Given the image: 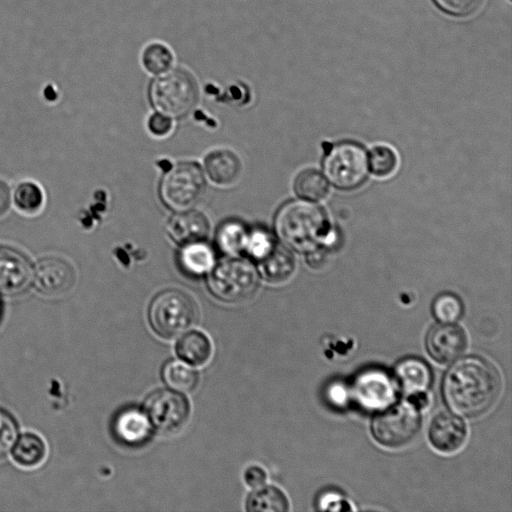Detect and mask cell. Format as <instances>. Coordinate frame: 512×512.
Masks as SVG:
<instances>
[{
    "label": "cell",
    "instance_id": "1",
    "mask_svg": "<svg viewBox=\"0 0 512 512\" xmlns=\"http://www.w3.org/2000/svg\"><path fill=\"white\" fill-rule=\"evenodd\" d=\"M502 389L501 376L490 362L479 357L457 361L443 380V396L452 411L466 417L486 413Z\"/></svg>",
    "mask_w": 512,
    "mask_h": 512
},
{
    "label": "cell",
    "instance_id": "2",
    "mask_svg": "<svg viewBox=\"0 0 512 512\" xmlns=\"http://www.w3.org/2000/svg\"><path fill=\"white\" fill-rule=\"evenodd\" d=\"M275 226L280 239L297 251H309L325 243L331 231L323 209L305 201L285 204L276 216Z\"/></svg>",
    "mask_w": 512,
    "mask_h": 512
},
{
    "label": "cell",
    "instance_id": "3",
    "mask_svg": "<svg viewBox=\"0 0 512 512\" xmlns=\"http://www.w3.org/2000/svg\"><path fill=\"white\" fill-rule=\"evenodd\" d=\"M148 318L151 328L157 335L172 339L196 323L198 308L187 293L168 289L154 297L149 307Z\"/></svg>",
    "mask_w": 512,
    "mask_h": 512
},
{
    "label": "cell",
    "instance_id": "4",
    "mask_svg": "<svg viewBox=\"0 0 512 512\" xmlns=\"http://www.w3.org/2000/svg\"><path fill=\"white\" fill-rule=\"evenodd\" d=\"M207 284L209 291L218 300L239 303L256 292L259 277L257 270L249 261L231 258L211 269Z\"/></svg>",
    "mask_w": 512,
    "mask_h": 512
},
{
    "label": "cell",
    "instance_id": "5",
    "mask_svg": "<svg viewBox=\"0 0 512 512\" xmlns=\"http://www.w3.org/2000/svg\"><path fill=\"white\" fill-rule=\"evenodd\" d=\"M150 100L158 113L170 118H179L195 106L198 88L189 73L175 70L153 81Z\"/></svg>",
    "mask_w": 512,
    "mask_h": 512
},
{
    "label": "cell",
    "instance_id": "6",
    "mask_svg": "<svg viewBox=\"0 0 512 512\" xmlns=\"http://www.w3.org/2000/svg\"><path fill=\"white\" fill-rule=\"evenodd\" d=\"M326 179L335 187L351 190L359 187L368 175V160L364 148L354 142L334 145L323 162Z\"/></svg>",
    "mask_w": 512,
    "mask_h": 512
},
{
    "label": "cell",
    "instance_id": "7",
    "mask_svg": "<svg viewBox=\"0 0 512 512\" xmlns=\"http://www.w3.org/2000/svg\"><path fill=\"white\" fill-rule=\"evenodd\" d=\"M420 426L418 408L410 401L401 402L390 405L375 416L372 421V434L381 445L399 448L416 437Z\"/></svg>",
    "mask_w": 512,
    "mask_h": 512
},
{
    "label": "cell",
    "instance_id": "8",
    "mask_svg": "<svg viewBox=\"0 0 512 512\" xmlns=\"http://www.w3.org/2000/svg\"><path fill=\"white\" fill-rule=\"evenodd\" d=\"M205 188L201 169L191 162L179 163L163 177L160 195L163 202L178 212L194 206L201 198Z\"/></svg>",
    "mask_w": 512,
    "mask_h": 512
},
{
    "label": "cell",
    "instance_id": "9",
    "mask_svg": "<svg viewBox=\"0 0 512 512\" xmlns=\"http://www.w3.org/2000/svg\"><path fill=\"white\" fill-rule=\"evenodd\" d=\"M144 412L156 430L163 434H175L187 424L191 408L183 394L161 389L147 397Z\"/></svg>",
    "mask_w": 512,
    "mask_h": 512
},
{
    "label": "cell",
    "instance_id": "10",
    "mask_svg": "<svg viewBox=\"0 0 512 512\" xmlns=\"http://www.w3.org/2000/svg\"><path fill=\"white\" fill-rule=\"evenodd\" d=\"M349 391L353 400L369 411H382L397 398L395 381L386 371L376 368L360 372Z\"/></svg>",
    "mask_w": 512,
    "mask_h": 512
},
{
    "label": "cell",
    "instance_id": "11",
    "mask_svg": "<svg viewBox=\"0 0 512 512\" xmlns=\"http://www.w3.org/2000/svg\"><path fill=\"white\" fill-rule=\"evenodd\" d=\"M76 280L73 267L56 256L41 258L33 268L32 283L47 296H60L71 290Z\"/></svg>",
    "mask_w": 512,
    "mask_h": 512
},
{
    "label": "cell",
    "instance_id": "12",
    "mask_svg": "<svg viewBox=\"0 0 512 512\" xmlns=\"http://www.w3.org/2000/svg\"><path fill=\"white\" fill-rule=\"evenodd\" d=\"M33 267L18 250L0 245V294L17 295L32 283Z\"/></svg>",
    "mask_w": 512,
    "mask_h": 512
},
{
    "label": "cell",
    "instance_id": "13",
    "mask_svg": "<svg viewBox=\"0 0 512 512\" xmlns=\"http://www.w3.org/2000/svg\"><path fill=\"white\" fill-rule=\"evenodd\" d=\"M467 347L465 331L453 323H441L433 326L426 337L429 355L442 364L459 358Z\"/></svg>",
    "mask_w": 512,
    "mask_h": 512
},
{
    "label": "cell",
    "instance_id": "14",
    "mask_svg": "<svg viewBox=\"0 0 512 512\" xmlns=\"http://www.w3.org/2000/svg\"><path fill=\"white\" fill-rule=\"evenodd\" d=\"M112 431L120 443L140 446L149 440L152 425L145 412L136 407H128L114 417Z\"/></svg>",
    "mask_w": 512,
    "mask_h": 512
},
{
    "label": "cell",
    "instance_id": "15",
    "mask_svg": "<svg viewBox=\"0 0 512 512\" xmlns=\"http://www.w3.org/2000/svg\"><path fill=\"white\" fill-rule=\"evenodd\" d=\"M467 427L458 416L442 412L435 416L429 427V439L432 445L444 453L457 451L465 443Z\"/></svg>",
    "mask_w": 512,
    "mask_h": 512
},
{
    "label": "cell",
    "instance_id": "16",
    "mask_svg": "<svg viewBox=\"0 0 512 512\" xmlns=\"http://www.w3.org/2000/svg\"><path fill=\"white\" fill-rule=\"evenodd\" d=\"M397 381L410 400H419L425 405L424 396L431 383V371L428 365L417 358H406L399 362L395 369Z\"/></svg>",
    "mask_w": 512,
    "mask_h": 512
},
{
    "label": "cell",
    "instance_id": "17",
    "mask_svg": "<svg viewBox=\"0 0 512 512\" xmlns=\"http://www.w3.org/2000/svg\"><path fill=\"white\" fill-rule=\"evenodd\" d=\"M167 231L175 242L185 245L204 240L209 232V223L202 213L185 210L170 219Z\"/></svg>",
    "mask_w": 512,
    "mask_h": 512
},
{
    "label": "cell",
    "instance_id": "18",
    "mask_svg": "<svg viewBox=\"0 0 512 512\" xmlns=\"http://www.w3.org/2000/svg\"><path fill=\"white\" fill-rule=\"evenodd\" d=\"M241 162L237 155L229 150H215L205 159V170L208 177L218 185H230L236 182L241 174Z\"/></svg>",
    "mask_w": 512,
    "mask_h": 512
},
{
    "label": "cell",
    "instance_id": "19",
    "mask_svg": "<svg viewBox=\"0 0 512 512\" xmlns=\"http://www.w3.org/2000/svg\"><path fill=\"white\" fill-rule=\"evenodd\" d=\"M182 271L190 276H200L214 267L215 254L213 248L204 240L183 245L178 256Z\"/></svg>",
    "mask_w": 512,
    "mask_h": 512
},
{
    "label": "cell",
    "instance_id": "20",
    "mask_svg": "<svg viewBox=\"0 0 512 512\" xmlns=\"http://www.w3.org/2000/svg\"><path fill=\"white\" fill-rule=\"evenodd\" d=\"M212 343L208 336L197 330L184 334L176 344V353L191 366L206 364L212 355Z\"/></svg>",
    "mask_w": 512,
    "mask_h": 512
},
{
    "label": "cell",
    "instance_id": "21",
    "mask_svg": "<svg viewBox=\"0 0 512 512\" xmlns=\"http://www.w3.org/2000/svg\"><path fill=\"white\" fill-rule=\"evenodd\" d=\"M259 271L271 283H281L291 277L295 270V259L285 248L275 246L272 252L259 261Z\"/></svg>",
    "mask_w": 512,
    "mask_h": 512
},
{
    "label": "cell",
    "instance_id": "22",
    "mask_svg": "<svg viewBox=\"0 0 512 512\" xmlns=\"http://www.w3.org/2000/svg\"><path fill=\"white\" fill-rule=\"evenodd\" d=\"M10 452L18 465L32 468L44 460L46 445L39 435L27 432L17 436Z\"/></svg>",
    "mask_w": 512,
    "mask_h": 512
},
{
    "label": "cell",
    "instance_id": "23",
    "mask_svg": "<svg viewBox=\"0 0 512 512\" xmlns=\"http://www.w3.org/2000/svg\"><path fill=\"white\" fill-rule=\"evenodd\" d=\"M249 512H286L289 501L285 493L273 485H262L254 488L246 500Z\"/></svg>",
    "mask_w": 512,
    "mask_h": 512
},
{
    "label": "cell",
    "instance_id": "24",
    "mask_svg": "<svg viewBox=\"0 0 512 512\" xmlns=\"http://www.w3.org/2000/svg\"><path fill=\"white\" fill-rule=\"evenodd\" d=\"M162 378L167 386L179 392H190L199 382V374L191 365L175 360L164 365Z\"/></svg>",
    "mask_w": 512,
    "mask_h": 512
},
{
    "label": "cell",
    "instance_id": "25",
    "mask_svg": "<svg viewBox=\"0 0 512 512\" xmlns=\"http://www.w3.org/2000/svg\"><path fill=\"white\" fill-rule=\"evenodd\" d=\"M248 231L246 226L237 220L224 222L216 235L219 249L228 255L244 252Z\"/></svg>",
    "mask_w": 512,
    "mask_h": 512
},
{
    "label": "cell",
    "instance_id": "26",
    "mask_svg": "<svg viewBox=\"0 0 512 512\" xmlns=\"http://www.w3.org/2000/svg\"><path fill=\"white\" fill-rule=\"evenodd\" d=\"M295 193L308 201H319L326 197L329 186L326 178L316 170L307 169L298 174L294 181Z\"/></svg>",
    "mask_w": 512,
    "mask_h": 512
},
{
    "label": "cell",
    "instance_id": "27",
    "mask_svg": "<svg viewBox=\"0 0 512 512\" xmlns=\"http://www.w3.org/2000/svg\"><path fill=\"white\" fill-rule=\"evenodd\" d=\"M276 242L270 231L256 227L248 231L244 252L251 258L261 261L275 248Z\"/></svg>",
    "mask_w": 512,
    "mask_h": 512
},
{
    "label": "cell",
    "instance_id": "28",
    "mask_svg": "<svg viewBox=\"0 0 512 512\" xmlns=\"http://www.w3.org/2000/svg\"><path fill=\"white\" fill-rule=\"evenodd\" d=\"M43 199L42 190L33 182H23L14 191L16 206L28 214L36 213L41 208Z\"/></svg>",
    "mask_w": 512,
    "mask_h": 512
},
{
    "label": "cell",
    "instance_id": "29",
    "mask_svg": "<svg viewBox=\"0 0 512 512\" xmlns=\"http://www.w3.org/2000/svg\"><path fill=\"white\" fill-rule=\"evenodd\" d=\"M432 311L441 323H453L463 314V304L458 296L442 293L433 302Z\"/></svg>",
    "mask_w": 512,
    "mask_h": 512
},
{
    "label": "cell",
    "instance_id": "30",
    "mask_svg": "<svg viewBox=\"0 0 512 512\" xmlns=\"http://www.w3.org/2000/svg\"><path fill=\"white\" fill-rule=\"evenodd\" d=\"M368 168L376 176L390 175L397 166L395 152L387 146H376L367 155Z\"/></svg>",
    "mask_w": 512,
    "mask_h": 512
},
{
    "label": "cell",
    "instance_id": "31",
    "mask_svg": "<svg viewBox=\"0 0 512 512\" xmlns=\"http://www.w3.org/2000/svg\"><path fill=\"white\" fill-rule=\"evenodd\" d=\"M142 61L149 72L161 74L171 67L173 55L165 45L153 43L144 50Z\"/></svg>",
    "mask_w": 512,
    "mask_h": 512
},
{
    "label": "cell",
    "instance_id": "32",
    "mask_svg": "<svg viewBox=\"0 0 512 512\" xmlns=\"http://www.w3.org/2000/svg\"><path fill=\"white\" fill-rule=\"evenodd\" d=\"M17 436L15 421L7 413L0 411V457L11 451Z\"/></svg>",
    "mask_w": 512,
    "mask_h": 512
},
{
    "label": "cell",
    "instance_id": "33",
    "mask_svg": "<svg viewBox=\"0 0 512 512\" xmlns=\"http://www.w3.org/2000/svg\"><path fill=\"white\" fill-rule=\"evenodd\" d=\"M444 12L454 16H465L474 12L481 0H433Z\"/></svg>",
    "mask_w": 512,
    "mask_h": 512
},
{
    "label": "cell",
    "instance_id": "34",
    "mask_svg": "<svg viewBox=\"0 0 512 512\" xmlns=\"http://www.w3.org/2000/svg\"><path fill=\"white\" fill-rule=\"evenodd\" d=\"M318 509L321 510H351V506L334 492L322 495L318 501Z\"/></svg>",
    "mask_w": 512,
    "mask_h": 512
},
{
    "label": "cell",
    "instance_id": "35",
    "mask_svg": "<svg viewBox=\"0 0 512 512\" xmlns=\"http://www.w3.org/2000/svg\"><path fill=\"white\" fill-rule=\"evenodd\" d=\"M148 126L154 135L164 136L170 132L172 120L170 117L157 112L151 116Z\"/></svg>",
    "mask_w": 512,
    "mask_h": 512
},
{
    "label": "cell",
    "instance_id": "36",
    "mask_svg": "<svg viewBox=\"0 0 512 512\" xmlns=\"http://www.w3.org/2000/svg\"><path fill=\"white\" fill-rule=\"evenodd\" d=\"M266 479V471L258 465H251L244 472L245 483L252 488L264 485Z\"/></svg>",
    "mask_w": 512,
    "mask_h": 512
},
{
    "label": "cell",
    "instance_id": "37",
    "mask_svg": "<svg viewBox=\"0 0 512 512\" xmlns=\"http://www.w3.org/2000/svg\"><path fill=\"white\" fill-rule=\"evenodd\" d=\"M350 391L342 384H336L329 388V401L335 405H345L349 399Z\"/></svg>",
    "mask_w": 512,
    "mask_h": 512
},
{
    "label": "cell",
    "instance_id": "38",
    "mask_svg": "<svg viewBox=\"0 0 512 512\" xmlns=\"http://www.w3.org/2000/svg\"><path fill=\"white\" fill-rule=\"evenodd\" d=\"M307 252L308 253H307L306 260H307V263L309 266H311L313 268H319L320 266L323 265L324 260H325V255H324V252L322 251V249L315 247Z\"/></svg>",
    "mask_w": 512,
    "mask_h": 512
},
{
    "label": "cell",
    "instance_id": "39",
    "mask_svg": "<svg viewBox=\"0 0 512 512\" xmlns=\"http://www.w3.org/2000/svg\"><path fill=\"white\" fill-rule=\"evenodd\" d=\"M10 206V192L8 186L0 181V217L3 216Z\"/></svg>",
    "mask_w": 512,
    "mask_h": 512
}]
</instances>
